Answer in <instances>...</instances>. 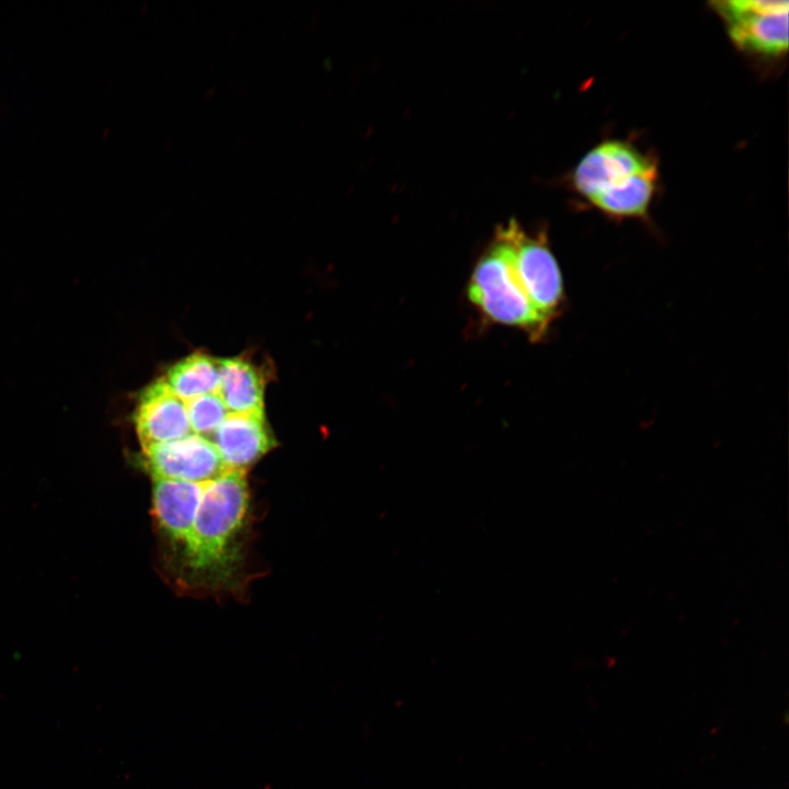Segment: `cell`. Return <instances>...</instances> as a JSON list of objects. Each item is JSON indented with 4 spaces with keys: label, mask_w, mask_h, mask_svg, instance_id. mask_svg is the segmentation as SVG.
<instances>
[{
    "label": "cell",
    "mask_w": 789,
    "mask_h": 789,
    "mask_svg": "<svg viewBox=\"0 0 789 789\" xmlns=\"http://www.w3.org/2000/svg\"><path fill=\"white\" fill-rule=\"evenodd\" d=\"M134 424L141 449L192 433L185 402L172 392L164 378L142 390L134 411Z\"/></svg>",
    "instance_id": "52a82bcc"
},
{
    "label": "cell",
    "mask_w": 789,
    "mask_h": 789,
    "mask_svg": "<svg viewBox=\"0 0 789 789\" xmlns=\"http://www.w3.org/2000/svg\"><path fill=\"white\" fill-rule=\"evenodd\" d=\"M217 393L229 413L264 412L263 377L247 359H220Z\"/></svg>",
    "instance_id": "30bf717a"
},
{
    "label": "cell",
    "mask_w": 789,
    "mask_h": 789,
    "mask_svg": "<svg viewBox=\"0 0 789 789\" xmlns=\"http://www.w3.org/2000/svg\"><path fill=\"white\" fill-rule=\"evenodd\" d=\"M249 506L245 472L230 470L206 483L191 535L183 548L193 579L220 581L229 573L235 542Z\"/></svg>",
    "instance_id": "6da1fadb"
},
{
    "label": "cell",
    "mask_w": 789,
    "mask_h": 789,
    "mask_svg": "<svg viewBox=\"0 0 789 789\" xmlns=\"http://www.w3.org/2000/svg\"><path fill=\"white\" fill-rule=\"evenodd\" d=\"M658 165L633 175L624 184L603 192L590 203L614 219L645 218L656 191Z\"/></svg>",
    "instance_id": "8fae6325"
},
{
    "label": "cell",
    "mask_w": 789,
    "mask_h": 789,
    "mask_svg": "<svg viewBox=\"0 0 789 789\" xmlns=\"http://www.w3.org/2000/svg\"><path fill=\"white\" fill-rule=\"evenodd\" d=\"M163 378L172 392L185 402L198 396L217 392L220 361L196 352L172 365Z\"/></svg>",
    "instance_id": "7c38bea8"
},
{
    "label": "cell",
    "mask_w": 789,
    "mask_h": 789,
    "mask_svg": "<svg viewBox=\"0 0 789 789\" xmlns=\"http://www.w3.org/2000/svg\"><path fill=\"white\" fill-rule=\"evenodd\" d=\"M141 458L152 480L207 483L230 471L215 444L195 433L142 448Z\"/></svg>",
    "instance_id": "5b68a950"
},
{
    "label": "cell",
    "mask_w": 789,
    "mask_h": 789,
    "mask_svg": "<svg viewBox=\"0 0 789 789\" xmlns=\"http://www.w3.org/2000/svg\"><path fill=\"white\" fill-rule=\"evenodd\" d=\"M712 5L740 49L769 57L787 52L788 1L729 0Z\"/></svg>",
    "instance_id": "277c9868"
},
{
    "label": "cell",
    "mask_w": 789,
    "mask_h": 789,
    "mask_svg": "<svg viewBox=\"0 0 789 789\" xmlns=\"http://www.w3.org/2000/svg\"><path fill=\"white\" fill-rule=\"evenodd\" d=\"M152 482V513L158 526L170 541L183 550L206 483L164 479Z\"/></svg>",
    "instance_id": "9c48e42d"
},
{
    "label": "cell",
    "mask_w": 789,
    "mask_h": 789,
    "mask_svg": "<svg viewBox=\"0 0 789 789\" xmlns=\"http://www.w3.org/2000/svg\"><path fill=\"white\" fill-rule=\"evenodd\" d=\"M211 437L228 470L243 472L275 445L264 412L228 413Z\"/></svg>",
    "instance_id": "ba28073f"
},
{
    "label": "cell",
    "mask_w": 789,
    "mask_h": 789,
    "mask_svg": "<svg viewBox=\"0 0 789 789\" xmlns=\"http://www.w3.org/2000/svg\"><path fill=\"white\" fill-rule=\"evenodd\" d=\"M658 165L655 160L622 140L603 141L591 149L572 173L574 190L588 202L633 175Z\"/></svg>",
    "instance_id": "8992f818"
},
{
    "label": "cell",
    "mask_w": 789,
    "mask_h": 789,
    "mask_svg": "<svg viewBox=\"0 0 789 789\" xmlns=\"http://www.w3.org/2000/svg\"><path fill=\"white\" fill-rule=\"evenodd\" d=\"M517 277L538 313L549 323L561 313L564 285L544 231L527 235L515 219L507 222Z\"/></svg>",
    "instance_id": "3957f363"
},
{
    "label": "cell",
    "mask_w": 789,
    "mask_h": 789,
    "mask_svg": "<svg viewBox=\"0 0 789 789\" xmlns=\"http://www.w3.org/2000/svg\"><path fill=\"white\" fill-rule=\"evenodd\" d=\"M185 407L192 433L207 438L229 413L217 392L190 399L185 401Z\"/></svg>",
    "instance_id": "4fadbf2b"
},
{
    "label": "cell",
    "mask_w": 789,
    "mask_h": 789,
    "mask_svg": "<svg viewBox=\"0 0 789 789\" xmlns=\"http://www.w3.org/2000/svg\"><path fill=\"white\" fill-rule=\"evenodd\" d=\"M467 295L492 323L515 327L531 340L544 338L550 324L527 297L514 265V247L506 226H501L471 274Z\"/></svg>",
    "instance_id": "7a4b0ae2"
}]
</instances>
